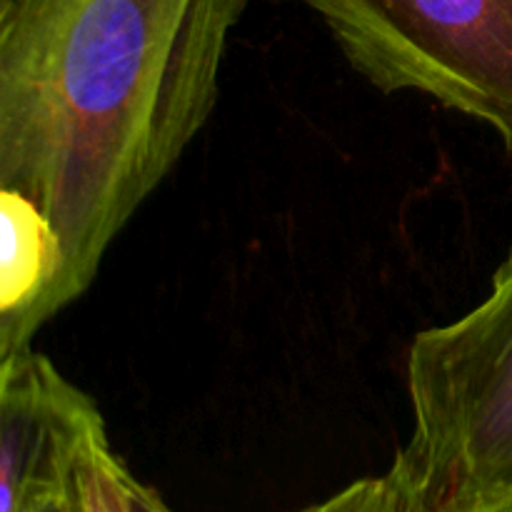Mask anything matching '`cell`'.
Returning a JSON list of instances; mask_svg holds the SVG:
<instances>
[{
  "label": "cell",
  "mask_w": 512,
  "mask_h": 512,
  "mask_svg": "<svg viewBox=\"0 0 512 512\" xmlns=\"http://www.w3.org/2000/svg\"><path fill=\"white\" fill-rule=\"evenodd\" d=\"M475 512H512V500H508V503H500V505H490V508L475 510Z\"/></svg>",
  "instance_id": "cell-7"
},
{
  "label": "cell",
  "mask_w": 512,
  "mask_h": 512,
  "mask_svg": "<svg viewBox=\"0 0 512 512\" xmlns=\"http://www.w3.org/2000/svg\"><path fill=\"white\" fill-rule=\"evenodd\" d=\"M298 512H445L423 498L395 465L388 473L350 483L323 503Z\"/></svg>",
  "instance_id": "cell-5"
},
{
  "label": "cell",
  "mask_w": 512,
  "mask_h": 512,
  "mask_svg": "<svg viewBox=\"0 0 512 512\" xmlns=\"http://www.w3.org/2000/svg\"><path fill=\"white\" fill-rule=\"evenodd\" d=\"M143 490L100 435L80 455L60 512H143Z\"/></svg>",
  "instance_id": "cell-4"
},
{
  "label": "cell",
  "mask_w": 512,
  "mask_h": 512,
  "mask_svg": "<svg viewBox=\"0 0 512 512\" xmlns=\"http://www.w3.org/2000/svg\"><path fill=\"white\" fill-rule=\"evenodd\" d=\"M143 512H173L168 505L163 503L158 493H153L150 488L143 490Z\"/></svg>",
  "instance_id": "cell-6"
},
{
  "label": "cell",
  "mask_w": 512,
  "mask_h": 512,
  "mask_svg": "<svg viewBox=\"0 0 512 512\" xmlns=\"http://www.w3.org/2000/svg\"><path fill=\"white\" fill-rule=\"evenodd\" d=\"M250 0H0V358L98 275L220 93Z\"/></svg>",
  "instance_id": "cell-1"
},
{
  "label": "cell",
  "mask_w": 512,
  "mask_h": 512,
  "mask_svg": "<svg viewBox=\"0 0 512 512\" xmlns=\"http://www.w3.org/2000/svg\"><path fill=\"white\" fill-rule=\"evenodd\" d=\"M383 93L485 123L512 153V0H295Z\"/></svg>",
  "instance_id": "cell-3"
},
{
  "label": "cell",
  "mask_w": 512,
  "mask_h": 512,
  "mask_svg": "<svg viewBox=\"0 0 512 512\" xmlns=\"http://www.w3.org/2000/svg\"><path fill=\"white\" fill-rule=\"evenodd\" d=\"M413 433L393 465L428 503L475 512L512 500V250L478 308L413 340Z\"/></svg>",
  "instance_id": "cell-2"
},
{
  "label": "cell",
  "mask_w": 512,
  "mask_h": 512,
  "mask_svg": "<svg viewBox=\"0 0 512 512\" xmlns=\"http://www.w3.org/2000/svg\"><path fill=\"white\" fill-rule=\"evenodd\" d=\"M60 505H63V503H60ZM60 505H58V508H53V510H45V512H60Z\"/></svg>",
  "instance_id": "cell-8"
}]
</instances>
